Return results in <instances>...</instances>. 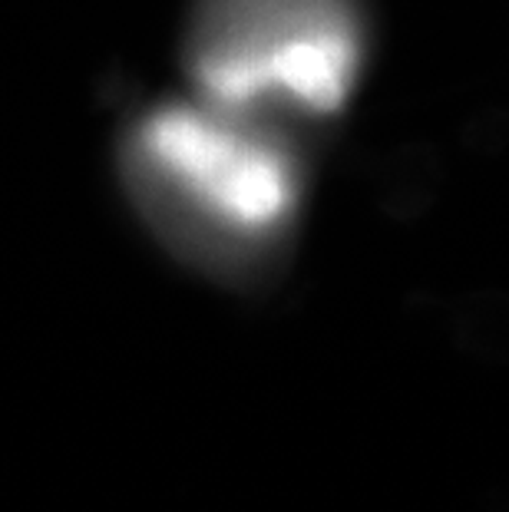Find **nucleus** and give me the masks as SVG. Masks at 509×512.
<instances>
[{
  "label": "nucleus",
  "mask_w": 509,
  "mask_h": 512,
  "mask_svg": "<svg viewBox=\"0 0 509 512\" xmlns=\"http://www.w3.org/2000/svg\"><path fill=\"white\" fill-rule=\"evenodd\" d=\"M119 159L153 235L219 281H255L295 232L305 179L278 126L199 96L169 100L126 129Z\"/></svg>",
  "instance_id": "1"
},
{
  "label": "nucleus",
  "mask_w": 509,
  "mask_h": 512,
  "mask_svg": "<svg viewBox=\"0 0 509 512\" xmlns=\"http://www.w3.org/2000/svg\"><path fill=\"white\" fill-rule=\"evenodd\" d=\"M364 57L357 0H196L186 30L199 100L268 126L338 116Z\"/></svg>",
  "instance_id": "2"
}]
</instances>
